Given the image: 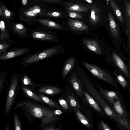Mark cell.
Returning <instances> with one entry per match:
<instances>
[{"label": "cell", "mask_w": 130, "mask_h": 130, "mask_svg": "<svg viewBox=\"0 0 130 130\" xmlns=\"http://www.w3.org/2000/svg\"><path fill=\"white\" fill-rule=\"evenodd\" d=\"M29 9L32 10L34 13L36 14L39 13L41 11L40 8L37 6H35Z\"/></svg>", "instance_id": "obj_43"}, {"label": "cell", "mask_w": 130, "mask_h": 130, "mask_svg": "<svg viewBox=\"0 0 130 130\" xmlns=\"http://www.w3.org/2000/svg\"><path fill=\"white\" fill-rule=\"evenodd\" d=\"M115 122L120 128H124V129L130 130V123L128 120L118 115L117 119Z\"/></svg>", "instance_id": "obj_31"}, {"label": "cell", "mask_w": 130, "mask_h": 130, "mask_svg": "<svg viewBox=\"0 0 130 130\" xmlns=\"http://www.w3.org/2000/svg\"><path fill=\"white\" fill-rule=\"evenodd\" d=\"M0 15L1 16H4L3 12L1 7H0Z\"/></svg>", "instance_id": "obj_46"}, {"label": "cell", "mask_w": 130, "mask_h": 130, "mask_svg": "<svg viewBox=\"0 0 130 130\" xmlns=\"http://www.w3.org/2000/svg\"><path fill=\"white\" fill-rule=\"evenodd\" d=\"M69 82L70 86L74 90L78 98L84 104V89L79 78L75 74H73L70 77Z\"/></svg>", "instance_id": "obj_14"}, {"label": "cell", "mask_w": 130, "mask_h": 130, "mask_svg": "<svg viewBox=\"0 0 130 130\" xmlns=\"http://www.w3.org/2000/svg\"><path fill=\"white\" fill-rule=\"evenodd\" d=\"M14 119L15 129V130H21L22 125L21 122L18 115L15 113L14 114Z\"/></svg>", "instance_id": "obj_36"}, {"label": "cell", "mask_w": 130, "mask_h": 130, "mask_svg": "<svg viewBox=\"0 0 130 130\" xmlns=\"http://www.w3.org/2000/svg\"><path fill=\"white\" fill-rule=\"evenodd\" d=\"M86 2L89 3H92L93 2L92 0H84Z\"/></svg>", "instance_id": "obj_47"}, {"label": "cell", "mask_w": 130, "mask_h": 130, "mask_svg": "<svg viewBox=\"0 0 130 130\" xmlns=\"http://www.w3.org/2000/svg\"><path fill=\"white\" fill-rule=\"evenodd\" d=\"M7 75V73L5 71L0 73V94L4 89V84L6 81L5 78Z\"/></svg>", "instance_id": "obj_35"}, {"label": "cell", "mask_w": 130, "mask_h": 130, "mask_svg": "<svg viewBox=\"0 0 130 130\" xmlns=\"http://www.w3.org/2000/svg\"><path fill=\"white\" fill-rule=\"evenodd\" d=\"M56 32L51 31L44 27L33 29L29 32V38L36 40L50 42H58Z\"/></svg>", "instance_id": "obj_7"}, {"label": "cell", "mask_w": 130, "mask_h": 130, "mask_svg": "<svg viewBox=\"0 0 130 130\" xmlns=\"http://www.w3.org/2000/svg\"><path fill=\"white\" fill-rule=\"evenodd\" d=\"M80 79L82 84L83 89L94 99L104 111L107 116L115 122L117 119L118 115L104 99L93 83L88 78L83 77L80 78Z\"/></svg>", "instance_id": "obj_3"}, {"label": "cell", "mask_w": 130, "mask_h": 130, "mask_svg": "<svg viewBox=\"0 0 130 130\" xmlns=\"http://www.w3.org/2000/svg\"><path fill=\"white\" fill-rule=\"evenodd\" d=\"M108 33L112 44L116 48L119 49L123 41L122 32L118 24L110 11L108 12Z\"/></svg>", "instance_id": "obj_8"}, {"label": "cell", "mask_w": 130, "mask_h": 130, "mask_svg": "<svg viewBox=\"0 0 130 130\" xmlns=\"http://www.w3.org/2000/svg\"><path fill=\"white\" fill-rule=\"evenodd\" d=\"M88 110L82 105L80 108L75 110L73 112L75 117L80 123L88 129L92 130L93 128L92 119L88 118V117H92L88 115L91 114L90 113H86L89 111L86 112Z\"/></svg>", "instance_id": "obj_10"}, {"label": "cell", "mask_w": 130, "mask_h": 130, "mask_svg": "<svg viewBox=\"0 0 130 130\" xmlns=\"http://www.w3.org/2000/svg\"><path fill=\"white\" fill-rule=\"evenodd\" d=\"M83 94L84 101V104L89 107L98 115L107 117L104 111L93 97L84 89Z\"/></svg>", "instance_id": "obj_11"}, {"label": "cell", "mask_w": 130, "mask_h": 130, "mask_svg": "<svg viewBox=\"0 0 130 130\" xmlns=\"http://www.w3.org/2000/svg\"><path fill=\"white\" fill-rule=\"evenodd\" d=\"M112 107L119 116L129 120L128 112L122 104L120 98L115 101Z\"/></svg>", "instance_id": "obj_19"}, {"label": "cell", "mask_w": 130, "mask_h": 130, "mask_svg": "<svg viewBox=\"0 0 130 130\" xmlns=\"http://www.w3.org/2000/svg\"><path fill=\"white\" fill-rule=\"evenodd\" d=\"M20 75L16 73L13 74L11 76L6 100L5 114L6 116L8 113L15 102L19 86Z\"/></svg>", "instance_id": "obj_5"}, {"label": "cell", "mask_w": 130, "mask_h": 130, "mask_svg": "<svg viewBox=\"0 0 130 130\" xmlns=\"http://www.w3.org/2000/svg\"><path fill=\"white\" fill-rule=\"evenodd\" d=\"M42 1L48 2H53L55 3H59L60 1V0H41Z\"/></svg>", "instance_id": "obj_44"}, {"label": "cell", "mask_w": 130, "mask_h": 130, "mask_svg": "<svg viewBox=\"0 0 130 130\" xmlns=\"http://www.w3.org/2000/svg\"><path fill=\"white\" fill-rule=\"evenodd\" d=\"M58 103L63 113L73 112L74 110L68 102L61 96L58 99Z\"/></svg>", "instance_id": "obj_26"}, {"label": "cell", "mask_w": 130, "mask_h": 130, "mask_svg": "<svg viewBox=\"0 0 130 130\" xmlns=\"http://www.w3.org/2000/svg\"><path fill=\"white\" fill-rule=\"evenodd\" d=\"M0 41L9 39L10 36L8 28L6 26L4 22L0 21Z\"/></svg>", "instance_id": "obj_29"}, {"label": "cell", "mask_w": 130, "mask_h": 130, "mask_svg": "<svg viewBox=\"0 0 130 130\" xmlns=\"http://www.w3.org/2000/svg\"><path fill=\"white\" fill-rule=\"evenodd\" d=\"M60 52L59 46L55 45L45 49L36 51L14 63H19V69L36 63L44 59L52 57Z\"/></svg>", "instance_id": "obj_4"}, {"label": "cell", "mask_w": 130, "mask_h": 130, "mask_svg": "<svg viewBox=\"0 0 130 130\" xmlns=\"http://www.w3.org/2000/svg\"><path fill=\"white\" fill-rule=\"evenodd\" d=\"M68 13L69 16L72 18L82 19L83 18V15L78 12L69 10Z\"/></svg>", "instance_id": "obj_37"}, {"label": "cell", "mask_w": 130, "mask_h": 130, "mask_svg": "<svg viewBox=\"0 0 130 130\" xmlns=\"http://www.w3.org/2000/svg\"><path fill=\"white\" fill-rule=\"evenodd\" d=\"M75 62L74 58L69 59L65 64L61 72L62 79H64L69 73L72 69Z\"/></svg>", "instance_id": "obj_28"}, {"label": "cell", "mask_w": 130, "mask_h": 130, "mask_svg": "<svg viewBox=\"0 0 130 130\" xmlns=\"http://www.w3.org/2000/svg\"><path fill=\"white\" fill-rule=\"evenodd\" d=\"M47 14L52 17H58L62 16V14L60 12L58 11H52L48 12Z\"/></svg>", "instance_id": "obj_40"}, {"label": "cell", "mask_w": 130, "mask_h": 130, "mask_svg": "<svg viewBox=\"0 0 130 130\" xmlns=\"http://www.w3.org/2000/svg\"><path fill=\"white\" fill-rule=\"evenodd\" d=\"M1 7L3 12L4 16L6 18H10L11 15V12L4 5H2Z\"/></svg>", "instance_id": "obj_39"}, {"label": "cell", "mask_w": 130, "mask_h": 130, "mask_svg": "<svg viewBox=\"0 0 130 130\" xmlns=\"http://www.w3.org/2000/svg\"><path fill=\"white\" fill-rule=\"evenodd\" d=\"M15 43V41L11 39L0 41V55L5 52L11 45Z\"/></svg>", "instance_id": "obj_30"}, {"label": "cell", "mask_w": 130, "mask_h": 130, "mask_svg": "<svg viewBox=\"0 0 130 130\" xmlns=\"http://www.w3.org/2000/svg\"><path fill=\"white\" fill-rule=\"evenodd\" d=\"M127 28L125 33L127 39V41L125 51L130 55V20L126 17Z\"/></svg>", "instance_id": "obj_32"}, {"label": "cell", "mask_w": 130, "mask_h": 130, "mask_svg": "<svg viewBox=\"0 0 130 130\" xmlns=\"http://www.w3.org/2000/svg\"><path fill=\"white\" fill-rule=\"evenodd\" d=\"M67 24L73 30L76 31H87L89 27L83 22L76 20L68 19Z\"/></svg>", "instance_id": "obj_22"}, {"label": "cell", "mask_w": 130, "mask_h": 130, "mask_svg": "<svg viewBox=\"0 0 130 130\" xmlns=\"http://www.w3.org/2000/svg\"><path fill=\"white\" fill-rule=\"evenodd\" d=\"M36 88L37 93H41L52 96L61 93L64 90V88L58 87L56 85L44 84L37 85Z\"/></svg>", "instance_id": "obj_13"}, {"label": "cell", "mask_w": 130, "mask_h": 130, "mask_svg": "<svg viewBox=\"0 0 130 130\" xmlns=\"http://www.w3.org/2000/svg\"><path fill=\"white\" fill-rule=\"evenodd\" d=\"M59 115H56L54 113L53 116L43 118L41 120V124L42 125H48L51 123L58 120L60 118Z\"/></svg>", "instance_id": "obj_34"}, {"label": "cell", "mask_w": 130, "mask_h": 130, "mask_svg": "<svg viewBox=\"0 0 130 130\" xmlns=\"http://www.w3.org/2000/svg\"><path fill=\"white\" fill-rule=\"evenodd\" d=\"M90 9L91 13L89 16V21L93 25H95L101 20V10L99 7L94 5H91Z\"/></svg>", "instance_id": "obj_21"}, {"label": "cell", "mask_w": 130, "mask_h": 130, "mask_svg": "<svg viewBox=\"0 0 130 130\" xmlns=\"http://www.w3.org/2000/svg\"><path fill=\"white\" fill-rule=\"evenodd\" d=\"M22 1L23 5H25L27 3V0H22Z\"/></svg>", "instance_id": "obj_45"}, {"label": "cell", "mask_w": 130, "mask_h": 130, "mask_svg": "<svg viewBox=\"0 0 130 130\" xmlns=\"http://www.w3.org/2000/svg\"><path fill=\"white\" fill-rule=\"evenodd\" d=\"M24 13L25 15L27 16L33 17L36 15V14L34 13L30 9L29 10L24 11Z\"/></svg>", "instance_id": "obj_42"}, {"label": "cell", "mask_w": 130, "mask_h": 130, "mask_svg": "<svg viewBox=\"0 0 130 130\" xmlns=\"http://www.w3.org/2000/svg\"><path fill=\"white\" fill-rule=\"evenodd\" d=\"M126 13L129 19L130 20V3L125 1Z\"/></svg>", "instance_id": "obj_41"}, {"label": "cell", "mask_w": 130, "mask_h": 130, "mask_svg": "<svg viewBox=\"0 0 130 130\" xmlns=\"http://www.w3.org/2000/svg\"><path fill=\"white\" fill-rule=\"evenodd\" d=\"M106 53L107 62L130 81V60L116 48L107 47Z\"/></svg>", "instance_id": "obj_2"}, {"label": "cell", "mask_w": 130, "mask_h": 130, "mask_svg": "<svg viewBox=\"0 0 130 130\" xmlns=\"http://www.w3.org/2000/svg\"><path fill=\"white\" fill-rule=\"evenodd\" d=\"M65 91L61 95L69 104L74 110L82 105L73 89L70 86H65Z\"/></svg>", "instance_id": "obj_9"}, {"label": "cell", "mask_w": 130, "mask_h": 130, "mask_svg": "<svg viewBox=\"0 0 130 130\" xmlns=\"http://www.w3.org/2000/svg\"><path fill=\"white\" fill-rule=\"evenodd\" d=\"M113 74L117 81L118 83L123 90L128 89L130 85V81L118 70L115 69L113 71Z\"/></svg>", "instance_id": "obj_20"}, {"label": "cell", "mask_w": 130, "mask_h": 130, "mask_svg": "<svg viewBox=\"0 0 130 130\" xmlns=\"http://www.w3.org/2000/svg\"><path fill=\"white\" fill-rule=\"evenodd\" d=\"M108 1L119 22L123 24L124 22V19L118 6L114 0H108Z\"/></svg>", "instance_id": "obj_27"}, {"label": "cell", "mask_w": 130, "mask_h": 130, "mask_svg": "<svg viewBox=\"0 0 130 130\" xmlns=\"http://www.w3.org/2000/svg\"><path fill=\"white\" fill-rule=\"evenodd\" d=\"M21 108L24 114L30 122L35 119L41 120L43 118L53 115L54 110H52L45 104L32 101L27 99L18 103L15 109Z\"/></svg>", "instance_id": "obj_1"}, {"label": "cell", "mask_w": 130, "mask_h": 130, "mask_svg": "<svg viewBox=\"0 0 130 130\" xmlns=\"http://www.w3.org/2000/svg\"><path fill=\"white\" fill-rule=\"evenodd\" d=\"M30 51V48L28 47L22 48L14 47L7 50L5 52L0 55V60H9L27 53Z\"/></svg>", "instance_id": "obj_12"}, {"label": "cell", "mask_w": 130, "mask_h": 130, "mask_svg": "<svg viewBox=\"0 0 130 130\" xmlns=\"http://www.w3.org/2000/svg\"><path fill=\"white\" fill-rule=\"evenodd\" d=\"M68 9L69 10L78 12H88L89 8L79 5L72 4L69 5Z\"/></svg>", "instance_id": "obj_33"}, {"label": "cell", "mask_w": 130, "mask_h": 130, "mask_svg": "<svg viewBox=\"0 0 130 130\" xmlns=\"http://www.w3.org/2000/svg\"><path fill=\"white\" fill-rule=\"evenodd\" d=\"M37 94L45 104L51 108L61 110V108L58 102L45 95L39 93Z\"/></svg>", "instance_id": "obj_24"}, {"label": "cell", "mask_w": 130, "mask_h": 130, "mask_svg": "<svg viewBox=\"0 0 130 130\" xmlns=\"http://www.w3.org/2000/svg\"><path fill=\"white\" fill-rule=\"evenodd\" d=\"M98 129L99 130H112L109 126L102 120L99 121L98 124Z\"/></svg>", "instance_id": "obj_38"}, {"label": "cell", "mask_w": 130, "mask_h": 130, "mask_svg": "<svg viewBox=\"0 0 130 130\" xmlns=\"http://www.w3.org/2000/svg\"><path fill=\"white\" fill-rule=\"evenodd\" d=\"M83 64L86 68L93 75L110 85L117 87V80L109 71L85 61Z\"/></svg>", "instance_id": "obj_6"}, {"label": "cell", "mask_w": 130, "mask_h": 130, "mask_svg": "<svg viewBox=\"0 0 130 130\" xmlns=\"http://www.w3.org/2000/svg\"><path fill=\"white\" fill-rule=\"evenodd\" d=\"M8 29L20 38L24 39L29 38V30L22 23H14Z\"/></svg>", "instance_id": "obj_15"}, {"label": "cell", "mask_w": 130, "mask_h": 130, "mask_svg": "<svg viewBox=\"0 0 130 130\" xmlns=\"http://www.w3.org/2000/svg\"><path fill=\"white\" fill-rule=\"evenodd\" d=\"M19 90L21 91L23 96L26 99L32 101L45 104L38 94L29 89L19 85Z\"/></svg>", "instance_id": "obj_17"}, {"label": "cell", "mask_w": 130, "mask_h": 130, "mask_svg": "<svg viewBox=\"0 0 130 130\" xmlns=\"http://www.w3.org/2000/svg\"><path fill=\"white\" fill-rule=\"evenodd\" d=\"M19 83L21 84L20 86L27 87L36 93V88L37 85L34 82L27 74L25 73L20 75Z\"/></svg>", "instance_id": "obj_18"}, {"label": "cell", "mask_w": 130, "mask_h": 130, "mask_svg": "<svg viewBox=\"0 0 130 130\" xmlns=\"http://www.w3.org/2000/svg\"><path fill=\"white\" fill-rule=\"evenodd\" d=\"M96 87L100 93L106 99L111 106L115 101L120 98L116 92L104 88L98 83L96 84Z\"/></svg>", "instance_id": "obj_16"}, {"label": "cell", "mask_w": 130, "mask_h": 130, "mask_svg": "<svg viewBox=\"0 0 130 130\" xmlns=\"http://www.w3.org/2000/svg\"><path fill=\"white\" fill-rule=\"evenodd\" d=\"M86 46L90 50L99 55L102 54V50L99 44L96 41L86 39L84 41Z\"/></svg>", "instance_id": "obj_23"}, {"label": "cell", "mask_w": 130, "mask_h": 130, "mask_svg": "<svg viewBox=\"0 0 130 130\" xmlns=\"http://www.w3.org/2000/svg\"><path fill=\"white\" fill-rule=\"evenodd\" d=\"M10 130V127H9V125H8L5 129V130Z\"/></svg>", "instance_id": "obj_48"}, {"label": "cell", "mask_w": 130, "mask_h": 130, "mask_svg": "<svg viewBox=\"0 0 130 130\" xmlns=\"http://www.w3.org/2000/svg\"><path fill=\"white\" fill-rule=\"evenodd\" d=\"M37 21L48 29H53L62 30V27L59 24L51 20L46 19H38Z\"/></svg>", "instance_id": "obj_25"}]
</instances>
